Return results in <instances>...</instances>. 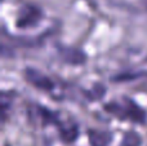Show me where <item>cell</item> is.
Listing matches in <instances>:
<instances>
[{"mask_svg": "<svg viewBox=\"0 0 147 146\" xmlns=\"http://www.w3.org/2000/svg\"><path fill=\"white\" fill-rule=\"evenodd\" d=\"M124 101H125L124 105L109 103L106 106V110L123 119H130V120H134V122L145 120V114H143V111L138 106H136V103H133L129 100H124Z\"/></svg>", "mask_w": 147, "mask_h": 146, "instance_id": "obj_1", "label": "cell"}, {"mask_svg": "<svg viewBox=\"0 0 147 146\" xmlns=\"http://www.w3.org/2000/svg\"><path fill=\"white\" fill-rule=\"evenodd\" d=\"M26 79L31 83L32 85H35L36 88L43 91H51L53 88V82L49 79L48 76H45L44 74L36 71L34 69H27L26 70Z\"/></svg>", "mask_w": 147, "mask_h": 146, "instance_id": "obj_2", "label": "cell"}, {"mask_svg": "<svg viewBox=\"0 0 147 146\" xmlns=\"http://www.w3.org/2000/svg\"><path fill=\"white\" fill-rule=\"evenodd\" d=\"M40 17H41V14L38 9H35L34 7H26L21 12V17L18 20L17 25L20 27H28V26L35 25Z\"/></svg>", "mask_w": 147, "mask_h": 146, "instance_id": "obj_3", "label": "cell"}, {"mask_svg": "<svg viewBox=\"0 0 147 146\" xmlns=\"http://www.w3.org/2000/svg\"><path fill=\"white\" fill-rule=\"evenodd\" d=\"M111 137L106 133L102 132H93L90 133V142L93 146H107V144L110 142Z\"/></svg>", "mask_w": 147, "mask_h": 146, "instance_id": "obj_4", "label": "cell"}, {"mask_svg": "<svg viewBox=\"0 0 147 146\" xmlns=\"http://www.w3.org/2000/svg\"><path fill=\"white\" fill-rule=\"evenodd\" d=\"M76 127H70V129H63L62 131V139L65 140L66 142H71L76 139Z\"/></svg>", "mask_w": 147, "mask_h": 146, "instance_id": "obj_5", "label": "cell"}, {"mask_svg": "<svg viewBox=\"0 0 147 146\" xmlns=\"http://www.w3.org/2000/svg\"><path fill=\"white\" fill-rule=\"evenodd\" d=\"M124 146H140V139H138V136L137 135L129 133L125 137Z\"/></svg>", "mask_w": 147, "mask_h": 146, "instance_id": "obj_6", "label": "cell"}]
</instances>
